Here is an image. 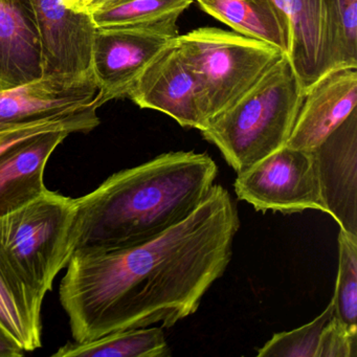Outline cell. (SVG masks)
Segmentation results:
<instances>
[{"label": "cell", "mask_w": 357, "mask_h": 357, "mask_svg": "<svg viewBox=\"0 0 357 357\" xmlns=\"http://www.w3.org/2000/svg\"><path fill=\"white\" fill-rule=\"evenodd\" d=\"M106 1H107V0H98L97 7H96L95 10H97L98 8L101 7V6L103 5L104 3H106ZM95 10H93V11H95Z\"/></svg>", "instance_id": "4316f807"}, {"label": "cell", "mask_w": 357, "mask_h": 357, "mask_svg": "<svg viewBox=\"0 0 357 357\" xmlns=\"http://www.w3.org/2000/svg\"><path fill=\"white\" fill-rule=\"evenodd\" d=\"M97 93L93 77H43L22 86L0 91V141L70 120L93 103Z\"/></svg>", "instance_id": "ba28073f"}, {"label": "cell", "mask_w": 357, "mask_h": 357, "mask_svg": "<svg viewBox=\"0 0 357 357\" xmlns=\"http://www.w3.org/2000/svg\"><path fill=\"white\" fill-rule=\"evenodd\" d=\"M75 199L49 189L0 218V248L26 283L45 298L72 258Z\"/></svg>", "instance_id": "5b68a950"}, {"label": "cell", "mask_w": 357, "mask_h": 357, "mask_svg": "<svg viewBox=\"0 0 357 357\" xmlns=\"http://www.w3.org/2000/svg\"><path fill=\"white\" fill-rule=\"evenodd\" d=\"M199 87L206 123L235 103L281 59L273 45L221 29H196L176 38Z\"/></svg>", "instance_id": "277c9868"}, {"label": "cell", "mask_w": 357, "mask_h": 357, "mask_svg": "<svg viewBox=\"0 0 357 357\" xmlns=\"http://www.w3.org/2000/svg\"><path fill=\"white\" fill-rule=\"evenodd\" d=\"M304 95L289 57L284 54L250 91L210 119L200 132L239 174L286 146Z\"/></svg>", "instance_id": "3957f363"}, {"label": "cell", "mask_w": 357, "mask_h": 357, "mask_svg": "<svg viewBox=\"0 0 357 357\" xmlns=\"http://www.w3.org/2000/svg\"><path fill=\"white\" fill-rule=\"evenodd\" d=\"M70 135L66 130L41 133L0 154V218L24 208L47 191V162Z\"/></svg>", "instance_id": "9a60e30c"}, {"label": "cell", "mask_w": 357, "mask_h": 357, "mask_svg": "<svg viewBox=\"0 0 357 357\" xmlns=\"http://www.w3.org/2000/svg\"><path fill=\"white\" fill-rule=\"evenodd\" d=\"M333 314L334 303L331 298L325 310L310 323L291 331L273 334V337L259 349L257 356L317 357L321 330Z\"/></svg>", "instance_id": "7402d4cb"}, {"label": "cell", "mask_w": 357, "mask_h": 357, "mask_svg": "<svg viewBox=\"0 0 357 357\" xmlns=\"http://www.w3.org/2000/svg\"><path fill=\"white\" fill-rule=\"evenodd\" d=\"M338 268L332 300L334 317L357 326V237L344 229L338 234Z\"/></svg>", "instance_id": "ffe728a7"}, {"label": "cell", "mask_w": 357, "mask_h": 357, "mask_svg": "<svg viewBox=\"0 0 357 357\" xmlns=\"http://www.w3.org/2000/svg\"><path fill=\"white\" fill-rule=\"evenodd\" d=\"M357 326L332 317L321 330L317 357H356Z\"/></svg>", "instance_id": "603a6c76"}, {"label": "cell", "mask_w": 357, "mask_h": 357, "mask_svg": "<svg viewBox=\"0 0 357 357\" xmlns=\"http://www.w3.org/2000/svg\"><path fill=\"white\" fill-rule=\"evenodd\" d=\"M215 20L238 34L268 43L288 55L287 29L268 3L258 0H194Z\"/></svg>", "instance_id": "e0dca14e"}, {"label": "cell", "mask_w": 357, "mask_h": 357, "mask_svg": "<svg viewBox=\"0 0 357 357\" xmlns=\"http://www.w3.org/2000/svg\"><path fill=\"white\" fill-rule=\"evenodd\" d=\"M43 300L0 248V324L26 353L43 344Z\"/></svg>", "instance_id": "2e32d148"}, {"label": "cell", "mask_w": 357, "mask_h": 357, "mask_svg": "<svg viewBox=\"0 0 357 357\" xmlns=\"http://www.w3.org/2000/svg\"><path fill=\"white\" fill-rule=\"evenodd\" d=\"M234 189L238 199L261 212L327 214L313 151L284 146L239 173Z\"/></svg>", "instance_id": "8992f818"}, {"label": "cell", "mask_w": 357, "mask_h": 357, "mask_svg": "<svg viewBox=\"0 0 357 357\" xmlns=\"http://www.w3.org/2000/svg\"><path fill=\"white\" fill-rule=\"evenodd\" d=\"M30 1L43 47V77H93L91 52L97 28L91 16L73 11L63 0Z\"/></svg>", "instance_id": "30bf717a"}, {"label": "cell", "mask_w": 357, "mask_h": 357, "mask_svg": "<svg viewBox=\"0 0 357 357\" xmlns=\"http://www.w3.org/2000/svg\"><path fill=\"white\" fill-rule=\"evenodd\" d=\"M43 76V47L30 0H0V91Z\"/></svg>", "instance_id": "5bb4252c"}, {"label": "cell", "mask_w": 357, "mask_h": 357, "mask_svg": "<svg viewBox=\"0 0 357 357\" xmlns=\"http://www.w3.org/2000/svg\"><path fill=\"white\" fill-rule=\"evenodd\" d=\"M357 106V68L329 70L304 95L286 146L313 151Z\"/></svg>", "instance_id": "7c38bea8"}, {"label": "cell", "mask_w": 357, "mask_h": 357, "mask_svg": "<svg viewBox=\"0 0 357 357\" xmlns=\"http://www.w3.org/2000/svg\"><path fill=\"white\" fill-rule=\"evenodd\" d=\"M98 110L95 107H91L81 112L78 116H75L72 120L66 122L58 123V124L49 125V126L39 127V128L31 129V130L24 131L20 135H14L9 139L0 141V154L6 150L9 149L12 146L24 139H30L35 135H41V133L49 132V131L66 130L70 133H87L93 130L96 127L99 126L100 119L97 114Z\"/></svg>", "instance_id": "cb8c5ba5"}, {"label": "cell", "mask_w": 357, "mask_h": 357, "mask_svg": "<svg viewBox=\"0 0 357 357\" xmlns=\"http://www.w3.org/2000/svg\"><path fill=\"white\" fill-rule=\"evenodd\" d=\"M217 175L215 160L194 151L168 152L114 173L75 199L73 255L128 248L160 235L202 204Z\"/></svg>", "instance_id": "7a4b0ae2"}, {"label": "cell", "mask_w": 357, "mask_h": 357, "mask_svg": "<svg viewBox=\"0 0 357 357\" xmlns=\"http://www.w3.org/2000/svg\"><path fill=\"white\" fill-rule=\"evenodd\" d=\"M239 215L229 191L214 185L181 222L128 248L74 254L59 287L74 342L160 324L197 311L227 271Z\"/></svg>", "instance_id": "6da1fadb"}, {"label": "cell", "mask_w": 357, "mask_h": 357, "mask_svg": "<svg viewBox=\"0 0 357 357\" xmlns=\"http://www.w3.org/2000/svg\"><path fill=\"white\" fill-rule=\"evenodd\" d=\"M171 350L160 327L124 330L91 342H70L55 357H167Z\"/></svg>", "instance_id": "ac0fdd59"}, {"label": "cell", "mask_w": 357, "mask_h": 357, "mask_svg": "<svg viewBox=\"0 0 357 357\" xmlns=\"http://www.w3.org/2000/svg\"><path fill=\"white\" fill-rule=\"evenodd\" d=\"M177 20L96 29L91 52V75L98 87L96 107L127 98L150 62L178 36Z\"/></svg>", "instance_id": "52a82bcc"}, {"label": "cell", "mask_w": 357, "mask_h": 357, "mask_svg": "<svg viewBox=\"0 0 357 357\" xmlns=\"http://www.w3.org/2000/svg\"><path fill=\"white\" fill-rule=\"evenodd\" d=\"M331 70L357 68V0H329Z\"/></svg>", "instance_id": "44dd1931"}, {"label": "cell", "mask_w": 357, "mask_h": 357, "mask_svg": "<svg viewBox=\"0 0 357 357\" xmlns=\"http://www.w3.org/2000/svg\"><path fill=\"white\" fill-rule=\"evenodd\" d=\"M194 0H107L91 14L96 28L160 24L179 16Z\"/></svg>", "instance_id": "d6986e66"}, {"label": "cell", "mask_w": 357, "mask_h": 357, "mask_svg": "<svg viewBox=\"0 0 357 357\" xmlns=\"http://www.w3.org/2000/svg\"><path fill=\"white\" fill-rule=\"evenodd\" d=\"M64 5L78 13H93L97 7L98 0H63Z\"/></svg>", "instance_id": "484cf974"}, {"label": "cell", "mask_w": 357, "mask_h": 357, "mask_svg": "<svg viewBox=\"0 0 357 357\" xmlns=\"http://www.w3.org/2000/svg\"><path fill=\"white\" fill-rule=\"evenodd\" d=\"M24 354L22 347L0 324V357H22Z\"/></svg>", "instance_id": "d4e9b609"}, {"label": "cell", "mask_w": 357, "mask_h": 357, "mask_svg": "<svg viewBox=\"0 0 357 357\" xmlns=\"http://www.w3.org/2000/svg\"><path fill=\"white\" fill-rule=\"evenodd\" d=\"M268 3L287 29L292 68L303 91L331 70L329 0H258Z\"/></svg>", "instance_id": "4fadbf2b"}, {"label": "cell", "mask_w": 357, "mask_h": 357, "mask_svg": "<svg viewBox=\"0 0 357 357\" xmlns=\"http://www.w3.org/2000/svg\"><path fill=\"white\" fill-rule=\"evenodd\" d=\"M313 153L327 214L357 237V109Z\"/></svg>", "instance_id": "8fae6325"}, {"label": "cell", "mask_w": 357, "mask_h": 357, "mask_svg": "<svg viewBox=\"0 0 357 357\" xmlns=\"http://www.w3.org/2000/svg\"><path fill=\"white\" fill-rule=\"evenodd\" d=\"M127 98L141 108L167 114L181 127L199 131L206 127L199 87L179 54L176 39L150 62Z\"/></svg>", "instance_id": "9c48e42d"}]
</instances>
